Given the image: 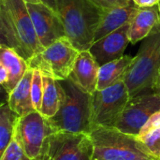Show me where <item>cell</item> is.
<instances>
[{"mask_svg":"<svg viewBox=\"0 0 160 160\" xmlns=\"http://www.w3.org/2000/svg\"><path fill=\"white\" fill-rule=\"evenodd\" d=\"M57 13L68 38L79 51H87L94 43L102 10L90 0H55Z\"/></svg>","mask_w":160,"mask_h":160,"instance_id":"2","label":"cell"},{"mask_svg":"<svg viewBox=\"0 0 160 160\" xmlns=\"http://www.w3.org/2000/svg\"><path fill=\"white\" fill-rule=\"evenodd\" d=\"M64 98L57 113L49 118L52 129L62 132L87 133L92 126V94L78 86L69 78L60 81Z\"/></svg>","mask_w":160,"mask_h":160,"instance_id":"3","label":"cell"},{"mask_svg":"<svg viewBox=\"0 0 160 160\" xmlns=\"http://www.w3.org/2000/svg\"><path fill=\"white\" fill-rule=\"evenodd\" d=\"M154 91L156 93H158L160 95V68L157 75V79H156V82H155V86H154Z\"/></svg>","mask_w":160,"mask_h":160,"instance_id":"28","label":"cell"},{"mask_svg":"<svg viewBox=\"0 0 160 160\" xmlns=\"http://www.w3.org/2000/svg\"><path fill=\"white\" fill-rule=\"evenodd\" d=\"M29 69L28 62L14 49L0 44V83L10 94Z\"/></svg>","mask_w":160,"mask_h":160,"instance_id":"12","label":"cell"},{"mask_svg":"<svg viewBox=\"0 0 160 160\" xmlns=\"http://www.w3.org/2000/svg\"><path fill=\"white\" fill-rule=\"evenodd\" d=\"M128 32L129 23L92 44L89 51L100 66L124 56L125 50L130 43Z\"/></svg>","mask_w":160,"mask_h":160,"instance_id":"13","label":"cell"},{"mask_svg":"<svg viewBox=\"0 0 160 160\" xmlns=\"http://www.w3.org/2000/svg\"><path fill=\"white\" fill-rule=\"evenodd\" d=\"M1 43L14 49L27 62L42 47L23 0H0Z\"/></svg>","mask_w":160,"mask_h":160,"instance_id":"1","label":"cell"},{"mask_svg":"<svg viewBox=\"0 0 160 160\" xmlns=\"http://www.w3.org/2000/svg\"><path fill=\"white\" fill-rule=\"evenodd\" d=\"M160 126V111L155 112L149 119L148 121L145 123V125L142 127V128L141 129L140 131V134L138 136H142V135H144L146 134L147 132H149L150 130L158 128ZM137 136V137H138Z\"/></svg>","mask_w":160,"mask_h":160,"instance_id":"25","label":"cell"},{"mask_svg":"<svg viewBox=\"0 0 160 160\" xmlns=\"http://www.w3.org/2000/svg\"><path fill=\"white\" fill-rule=\"evenodd\" d=\"M134 160H156L154 158H138V159H134Z\"/></svg>","mask_w":160,"mask_h":160,"instance_id":"30","label":"cell"},{"mask_svg":"<svg viewBox=\"0 0 160 160\" xmlns=\"http://www.w3.org/2000/svg\"><path fill=\"white\" fill-rule=\"evenodd\" d=\"M93 146V160H134L153 158L137 136L115 128L93 127L89 133Z\"/></svg>","mask_w":160,"mask_h":160,"instance_id":"4","label":"cell"},{"mask_svg":"<svg viewBox=\"0 0 160 160\" xmlns=\"http://www.w3.org/2000/svg\"><path fill=\"white\" fill-rule=\"evenodd\" d=\"M134 57L124 55L121 58L111 61L103 66H100L98 90H103L112 86L119 82L124 81L128 69L132 64Z\"/></svg>","mask_w":160,"mask_h":160,"instance_id":"18","label":"cell"},{"mask_svg":"<svg viewBox=\"0 0 160 160\" xmlns=\"http://www.w3.org/2000/svg\"><path fill=\"white\" fill-rule=\"evenodd\" d=\"M19 115L13 112L8 102L0 108V156L5 152L14 138Z\"/></svg>","mask_w":160,"mask_h":160,"instance_id":"20","label":"cell"},{"mask_svg":"<svg viewBox=\"0 0 160 160\" xmlns=\"http://www.w3.org/2000/svg\"><path fill=\"white\" fill-rule=\"evenodd\" d=\"M55 132L49 120L39 112H32L20 116L15 137L31 160H40L45 151L47 141L51 134Z\"/></svg>","mask_w":160,"mask_h":160,"instance_id":"9","label":"cell"},{"mask_svg":"<svg viewBox=\"0 0 160 160\" xmlns=\"http://www.w3.org/2000/svg\"><path fill=\"white\" fill-rule=\"evenodd\" d=\"M80 52L68 37H64L43 48L28 61V65L30 68L38 69L42 75L58 81L67 80Z\"/></svg>","mask_w":160,"mask_h":160,"instance_id":"6","label":"cell"},{"mask_svg":"<svg viewBox=\"0 0 160 160\" xmlns=\"http://www.w3.org/2000/svg\"><path fill=\"white\" fill-rule=\"evenodd\" d=\"M158 8H159V11H160V0H159V2H158Z\"/></svg>","mask_w":160,"mask_h":160,"instance_id":"31","label":"cell"},{"mask_svg":"<svg viewBox=\"0 0 160 160\" xmlns=\"http://www.w3.org/2000/svg\"><path fill=\"white\" fill-rule=\"evenodd\" d=\"M160 26L158 6L139 8L136 15L129 23L128 38L132 44L143 40Z\"/></svg>","mask_w":160,"mask_h":160,"instance_id":"15","label":"cell"},{"mask_svg":"<svg viewBox=\"0 0 160 160\" xmlns=\"http://www.w3.org/2000/svg\"><path fill=\"white\" fill-rule=\"evenodd\" d=\"M41 1H42L43 4H45L46 6H48L49 8H51L52 10H54L57 13V8H56V2H55V0H41Z\"/></svg>","mask_w":160,"mask_h":160,"instance_id":"27","label":"cell"},{"mask_svg":"<svg viewBox=\"0 0 160 160\" xmlns=\"http://www.w3.org/2000/svg\"><path fill=\"white\" fill-rule=\"evenodd\" d=\"M40 46L46 48L57 39L67 37L59 15L51 8L40 3H26Z\"/></svg>","mask_w":160,"mask_h":160,"instance_id":"11","label":"cell"},{"mask_svg":"<svg viewBox=\"0 0 160 160\" xmlns=\"http://www.w3.org/2000/svg\"><path fill=\"white\" fill-rule=\"evenodd\" d=\"M139 8L144 7H152L158 4L159 0H132Z\"/></svg>","mask_w":160,"mask_h":160,"instance_id":"26","label":"cell"},{"mask_svg":"<svg viewBox=\"0 0 160 160\" xmlns=\"http://www.w3.org/2000/svg\"><path fill=\"white\" fill-rule=\"evenodd\" d=\"M130 97L124 81L92 94V126L113 128Z\"/></svg>","mask_w":160,"mask_h":160,"instance_id":"7","label":"cell"},{"mask_svg":"<svg viewBox=\"0 0 160 160\" xmlns=\"http://www.w3.org/2000/svg\"><path fill=\"white\" fill-rule=\"evenodd\" d=\"M100 65L89 50L80 52L69 79L89 94L98 90Z\"/></svg>","mask_w":160,"mask_h":160,"instance_id":"14","label":"cell"},{"mask_svg":"<svg viewBox=\"0 0 160 160\" xmlns=\"http://www.w3.org/2000/svg\"><path fill=\"white\" fill-rule=\"evenodd\" d=\"M139 7L134 3L132 5L102 11V15L95 33L94 42L103 38L115 30L130 23L136 15Z\"/></svg>","mask_w":160,"mask_h":160,"instance_id":"16","label":"cell"},{"mask_svg":"<svg viewBox=\"0 0 160 160\" xmlns=\"http://www.w3.org/2000/svg\"><path fill=\"white\" fill-rule=\"evenodd\" d=\"M158 111L160 95L155 91L142 93L129 99L113 128L124 133L138 136L148 119Z\"/></svg>","mask_w":160,"mask_h":160,"instance_id":"10","label":"cell"},{"mask_svg":"<svg viewBox=\"0 0 160 160\" xmlns=\"http://www.w3.org/2000/svg\"><path fill=\"white\" fill-rule=\"evenodd\" d=\"M93 156L89 134L57 131L50 135L40 160H93Z\"/></svg>","mask_w":160,"mask_h":160,"instance_id":"8","label":"cell"},{"mask_svg":"<svg viewBox=\"0 0 160 160\" xmlns=\"http://www.w3.org/2000/svg\"><path fill=\"white\" fill-rule=\"evenodd\" d=\"M102 11L112 9L115 8L127 7L134 4L132 0H90Z\"/></svg>","mask_w":160,"mask_h":160,"instance_id":"24","label":"cell"},{"mask_svg":"<svg viewBox=\"0 0 160 160\" xmlns=\"http://www.w3.org/2000/svg\"><path fill=\"white\" fill-rule=\"evenodd\" d=\"M31 95L35 110L37 112H40L43 96V76L38 69H33Z\"/></svg>","mask_w":160,"mask_h":160,"instance_id":"22","label":"cell"},{"mask_svg":"<svg viewBox=\"0 0 160 160\" xmlns=\"http://www.w3.org/2000/svg\"><path fill=\"white\" fill-rule=\"evenodd\" d=\"M43 76V96L40 113L47 119L54 116L64 98V88L60 81L49 77Z\"/></svg>","mask_w":160,"mask_h":160,"instance_id":"19","label":"cell"},{"mask_svg":"<svg viewBox=\"0 0 160 160\" xmlns=\"http://www.w3.org/2000/svg\"><path fill=\"white\" fill-rule=\"evenodd\" d=\"M24 2L26 3H33V4H36V3H40L42 2L41 0H23Z\"/></svg>","mask_w":160,"mask_h":160,"instance_id":"29","label":"cell"},{"mask_svg":"<svg viewBox=\"0 0 160 160\" xmlns=\"http://www.w3.org/2000/svg\"><path fill=\"white\" fill-rule=\"evenodd\" d=\"M138 139L154 159L160 160V126L144 135L138 136Z\"/></svg>","mask_w":160,"mask_h":160,"instance_id":"21","label":"cell"},{"mask_svg":"<svg viewBox=\"0 0 160 160\" xmlns=\"http://www.w3.org/2000/svg\"><path fill=\"white\" fill-rule=\"evenodd\" d=\"M0 160H31L24 152L18 139L15 137L8 144L5 152L0 156Z\"/></svg>","mask_w":160,"mask_h":160,"instance_id":"23","label":"cell"},{"mask_svg":"<svg viewBox=\"0 0 160 160\" xmlns=\"http://www.w3.org/2000/svg\"><path fill=\"white\" fill-rule=\"evenodd\" d=\"M160 68V26L143 39L124 82L130 98L147 91H154Z\"/></svg>","mask_w":160,"mask_h":160,"instance_id":"5","label":"cell"},{"mask_svg":"<svg viewBox=\"0 0 160 160\" xmlns=\"http://www.w3.org/2000/svg\"><path fill=\"white\" fill-rule=\"evenodd\" d=\"M33 78V68H30L25 73L24 77L8 94V104L10 109L15 112L19 116H24L32 112H35V108L32 101L31 84Z\"/></svg>","mask_w":160,"mask_h":160,"instance_id":"17","label":"cell"}]
</instances>
